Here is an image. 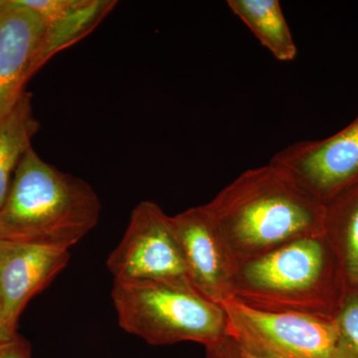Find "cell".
<instances>
[{
    "mask_svg": "<svg viewBox=\"0 0 358 358\" xmlns=\"http://www.w3.org/2000/svg\"><path fill=\"white\" fill-rule=\"evenodd\" d=\"M203 205L238 264L324 234L326 206L272 162L243 171Z\"/></svg>",
    "mask_w": 358,
    "mask_h": 358,
    "instance_id": "obj_1",
    "label": "cell"
},
{
    "mask_svg": "<svg viewBox=\"0 0 358 358\" xmlns=\"http://www.w3.org/2000/svg\"><path fill=\"white\" fill-rule=\"evenodd\" d=\"M101 209L87 181L59 171L30 148L0 207V240L69 251L96 227Z\"/></svg>",
    "mask_w": 358,
    "mask_h": 358,
    "instance_id": "obj_2",
    "label": "cell"
},
{
    "mask_svg": "<svg viewBox=\"0 0 358 358\" xmlns=\"http://www.w3.org/2000/svg\"><path fill=\"white\" fill-rule=\"evenodd\" d=\"M345 293L333 247L320 234L240 263L233 300L261 312L336 317Z\"/></svg>",
    "mask_w": 358,
    "mask_h": 358,
    "instance_id": "obj_3",
    "label": "cell"
},
{
    "mask_svg": "<svg viewBox=\"0 0 358 358\" xmlns=\"http://www.w3.org/2000/svg\"><path fill=\"white\" fill-rule=\"evenodd\" d=\"M112 299L120 327L162 346L217 343L227 336V315L188 280L114 282Z\"/></svg>",
    "mask_w": 358,
    "mask_h": 358,
    "instance_id": "obj_4",
    "label": "cell"
},
{
    "mask_svg": "<svg viewBox=\"0 0 358 358\" xmlns=\"http://www.w3.org/2000/svg\"><path fill=\"white\" fill-rule=\"evenodd\" d=\"M227 336L259 358H355L336 317L253 310L222 303Z\"/></svg>",
    "mask_w": 358,
    "mask_h": 358,
    "instance_id": "obj_5",
    "label": "cell"
},
{
    "mask_svg": "<svg viewBox=\"0 0 358 358\" xmlns=\"http://www.w3.org/2000/svg\"><path fill=\"white\" fill-rule=\"evenodd\" d=\"M107 266L114 282L188 280L171 216L152 201L134 207Z\"/></svg>",
    "mask_w": 358,
    "mask_h": 358,
    "instance_id": "obj_6",
    "label": "cell"
},
{
    "mask_svg": "<svg viewBox=\"0 0 358 358\" xmlns=\"http://www.w3.org/2000/svg\"><path fill=\"white\" fill-rule=\"evenodd\" d=\"M270 162L326 206L358 183V115L333 136L296 141Z\"/></svg>",
    "mask_w": 358,
    "mask_h": 358,
    "instance_id": "obj_7",
    "label": "cell"
},
{
    "mask_svg": "<svg viewBox=\"0 0 358 358\" xmlns=\"http://www.w3.org/2000/svg\"><path fill=\"white\" fill-rule=\"evenodd\" d=\"M193 288L222 305L234 298L236 259L204 205L171 216Z\"/></svg>",
    "mask_w": 358,
    "mask_h": 358,
    "instance_id": "obj_8",
    "label": "cell"
},
{
    "mask_svg": "<svg viewBox=\"0 0 358 358\" xmlns=\"http://www.w3.org/2000/svg\"><path fill=\"white\" fill-rule=\"evenodd\" d=\"M46 25L21 0H0V120L15 108L40 69Z\"/></svg>",
    "mask_w": 358,
    "mask_h": 358,
    "instance_id": "obj_9",
    "label": "cell"
},
{
    "mask_svg": "<svg viewBox=\"0 0 358 358\" xmlns=\"http://www.w3.org/2000/svg\"><path fill=\"white\" fill-rule=\"evenodd\" d=\"M69 251L0 240V298L7 331L17 334L21 313L67 266Z\"/></svg>",
    "mask_w": 358,
    "mask_h": 358,
    "instance_id": "obj_10",
    "label": "cell"
},
{
    "mask_svg": "<svg viewBox=\"0 0 358 358\" xmlns=\"http://www.w3.org/2000/svg\"><path fill=\"white\" fill-rule=\"evenodd\" d=\"M324 235L338 259L346 292H358V183L326 205Z\"/></svg>",
    "mask_w": 358,
    "mask_h": 358,
    "instance_id": "obj_11",
    "label": "cell"
},
{
    "mask_svg": "<svg viewBox=\"0 0 358 358\" xmlns=\"http://www.w3.org/2000/svg\"><path fill=\"white\" fill-rule=\"evenodd\" d=\"M227 6L277 60L296 58L298 47L279 0H228Z\"/></svg>",
    "mask_w": 358,
    "mask_h": 358,
    "instance_id": "obj_12",
    "label": "cell"
},
{
    "mask_svg": "<svg viewBox=\"0 0 358 358\" xmlns=\"http://www.w3.org/2000/svg\"><path fill=\"white\" fill-rule=\"evenodd\" d=\"M40 122L35 117L32 95L25 92L11 113L0 120V207L6 201L16 169L32 138L38 133Z\"/></svg>",
    "mask_w": 358,
    "mask_h": 358,
    "instance_id": "obj_13",
    "label": "cell"
},
{
    "mask_svg": "<svg viewBox=\"0 0 358 358\" xmlns=\"http://www.w3.org/2000/svg\"><path fill=\"white\" fill-rule=\"evenodd\" d=\"M117 1L85 0L84 4L53 25L46 26L43 45L40 53L42 67L56 53L76 43L95 29L96 25L112 10Z\"/></svg>",
    "mask_w": 358,
    "mask_h": 358,
    "instance_id": "obj_14",
    "label": "cell"
},
{
    "mask_svg": "<svg viewBox=\"0 0 358 358\" xmlns=\"http://www.w3.org/2000/svg\"><path fill=\"white\" fill-rule=\"evenodd\" d=\"M336 320L350 352L358 358V292H346Z\"/></svg>",
    "mask_w": 358,
    "mask_h": 358,
    "instance_id": "obj_15",
    "label": "cell"
},
{
    "mask_svg": "<svg viewBox=\"0 0 358 358\" xmlns=\"http://www.w3.org/2000/svg\"><path fill=\"white\" fill-rule=\"evenodd\" d=\"M21 2L38 14L45 25L50 26L83 6L85 0H21Z\"/></svg>",
    "mask_w": 358,
    "mask_h": 358,
    "instance_id": "obj_16",
    "label": "cell"
},
{
    "mask_svg": "<svg viewBox=\"0 0 358 358\" xmlns=\"http://www.w3.org/2000/svg\"><path fill=\"white\" fill-rule=\"evenodd\" d=\"M203 358H259L226 336L217 343L205 346Z\"/></svg>",
    "mask_w": 358,
    "mask_h": 358,
    "instance_id": "obj_17",
    "label": "cell"
},
{
    "mask_svg": "<svg viewBox=\"0 0 358 358\" xmlns=\"http://www.w3.org/2000/svg\"><path fill=\"white\" fill-rule=\"evenodd\" d=\"M0 358H31V346L20 334L0 343Z\"/></svg>",
    "mask_w": 358,
    "mask_h": 358,
    "instance_id": "obj_18",
    "label": "cell"
},
{
    "mask_svg": "<svg viewBox=\"0 0 358 358\" xmlns=\"http://www.w3.org/2000/svg\"><path fill=\"white\" fill-rule=\"evenodd\" d=\"M14 336H13V334H9V331H7L6 322H4L1 298H0V343L9 341V339L14 338Z\"/></svg>",
    "mask_w": 358,
    "mask_h": 358,
    "instance_id": "obj_19",
    "label": "cell"
}]
</instances>
